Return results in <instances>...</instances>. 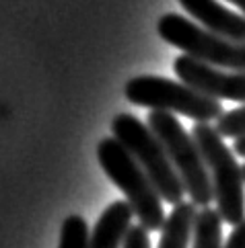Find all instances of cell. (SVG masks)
Listing matches in <instances>:
<instances>
[{
    "mask_svg": "<svg viewBox=\"0 0 245 248\" xmlns=\"http://www.w3.org/2000/svg\"><path fill=\"white\" fill-rule=\"evenodd\" d=\"M97 160L109 181L126 195V201L130 203L140 226L148 232L163 230L167 221L163 199L132 154L116 138H101L97 146Z\"/></svg>",
    "mask_w": 245,
    "mask_h": 248,
    "instance_id": "obj_1",
    "label": "cell"
},
{
    "mask_svg": "<svg viewBox=\"0 0 245 248\" xmlns=\"http://www.w3.org/2000/svg\"><path fill=\"white\" fill-rule=\"evenodd\" d=\"M111 134L146 172L163 201L171 203L173 207L183 203V195H186L183 181L173 168L159 138L144 121H140L136 115L120 113L111 119Z\"/></svg>",
    "mask_w": 245,
    "mask_h": 248,
    "instance_id": "obj_2",
    "label": "cell"
},
{
    "mask_svg": "<svg viewBox=\"0 0 245 248\" xmlns=\"http://www.w3.org/2000/svg\"><path fill=\"white\" fill-rule=\"evenodd\" d=\"M192 138L196 140L212 181L216 211L221 214L223 221L235 228L245 219V179L241 166L214 125L196 123Z\"/></svg>",
    "mask_w": 245,
    "mask_h": 248,
    "instance_id": "obj_3",
    "label": "cell"
},
{
    "mask_svg": "<svg viewBox=\"0 0 245 248\" xmlns=\"http://www.w3.org/2000/svg\"><path fill=\"white\" fill-rule=\"evenodd\" d=\"M146 125L163 144L173 168L183 181L190 201L196 207H208L214 201V189L196 140L183 129L181 121L167 111H151Z\"/></svg>",
    "mask_w": 245,
    "mask_h": 248,
    "instance_id": "obj_4",
    "label": "cell"
},
{
    "mask_svg": "<svg viewBox=\"0 0 245 248\" xmlns=\"http://www.w3.org/2000/svg\"><path fill=\"white\" fill-rule=\"evenodd\" d=\"M124 94L128 103L151 111L179 113L196 123L218 121L225 115L221 101L196 91L183 82L161 76H136L126 82Z\"/></svg>",
    "mask_w": 245,
    "mask_h": 248,
    "instance_id": "obj_5",
    "label": "cell"
},
{
    "mask_svg": "<svg viewBox=\"0 0 245 248\" xmlns=\"http://www.w3.org/2000/svg\"><path fill=\"white\" fill-rule=\"evenodd\" d=\"M161 39L179 47L183 54L218 70L245 72V43L231 41L181 15L169 13L157 23Z\"/></svg>",
    "mask_w": 245,
    "mask_h": 248,
    "instance_id": "obj_6",
    "label": "cell"
},
{
    "mask_svg": "<svg viewBox=\"0 0 245 248\" xmlns=\"http://www.w3.org/2000/svg\"><path fill=\"white\" fill-rule=\"evenodd\" d=\"M173 70L183 84L196 88V91L212 96L216 101L227 99L245 103V72L218 70L186 54L175 58Z\"/></svg>",
    "mask_w": 245,
    "mask_h": 248,
    "instance_id": "obj_7",
    "label": "cell"
},
{
    "mask_svg": "<svg viewBox=\"0 0 245 248\" xmlns=\"http://www.w3.org/2000/svg\"><path fill=\"white\" fill-rule=\"evenodd\" d=\"M179 4L200 23V27L212 31L231 41L245 43V16L229 11L216 0H179Z\"/></svg>",
    "mask_w": 245,
    "mask_h": 248,
    "instance_id": "obj_8",
    "label": "cell"
},
{
    "mask_svg": "<svg viewBox=\"0 0 245 248\" xmlns=\"http://www.w3.org/2000/svg\"><path fill=\"white\" fill-rule=\"evenodd\" d=\"M132 217L134 211L128 201L111 203L93 228L89 248H122L128 230L132 228Z\"/></svg>",
    "mask_w": 245,
    "mask_h": 248,
    "instance_id": "obj_9",
    "label": "cell"
},
{
    "mask_svg": "<svg viewBox=\"0 0 245 248\" xmlns=\"http://www.w3.org/2000/svg\"><path fill=\"white\" fill-rule=\"evenodd\" d=\"M196 216L198 207L192 201L175 205L161 230L159 248H188L192 244V230H194Z\"/></svg>",
    "mask_w": 245,
    "mask_h": 248,
    "instance_id": "obj_10",
    "label": "cell"
},
{
    "mask_svg": "<svg viewBox=\"0 0 245 248\" xmlns=\"http://www.w3.org/2000/svg\"><path fill=\"white\" fill-rule=\"evenodd\" d=\"M192 248H223V217L216 209L198 211L192 230Z\"/></svg>",
    "mask_w": 245,
    "mask_h": 248,
    "instance_id": "obj_11",
    "label": "cell"
},
{
    "mask_svg": "<svg viewBox=\"0 0 245 248\" xmlns=\"http://www.w3.org/2000/svg\"><path fill=\"white\" fill-rule=\"evenodd\" d=\"M89 226L81 216H68L60 228L58 248H89Z\"/></svg>",
    "mask_w": 245,
    "mask_h": 248,
    "instance_id": "obj_12",
    "label": "cell"
},
{
    "mask_svg": "<svg viewBox=\"0 0 245 248\" xmlns=\"http://www.w3.org/2000/svg\"><path fill=\"white\" fill-rule=\"evenodd\" d=\"M216 131L223 138H243L245 136V105L239 109H233L225 113L221 119L216 121Z\"/></svg>",
    "mask_w": 245,
    "mask_h": 248,
    "instance_id": "obj_13",
    "label": "cell"
},
{
    "mask_svg": "<svg viewBox=\"0 0 245 248\" xmlns=\"http://www.w3.org/2000/svg\"><path fill=\"white\" fill-rule=\"evenodd\" d=\"M122 248H151V238H148V230L142 226H132L128 230V234L124 238Z\"/></svg>",
    "mask_w": 245,
    "mask_h": 248,
    "instance_id": "obj_14",
    "label": "cell"
},
{
    "mask_svg": "<svg viewBox=\"0 0 245 248\" xmlns=\"http://www.w3.org/2000/svg\"><path fill=\"white\" fill-rule=\"evenodd\" d=\"M223 248H245V219L233 228V232L227 238V244Z\"/></svg>",
    "mask_w": 245,
    "mask_h": 248,
    "instance_id": "obj_15",
    "label": "cell"
},
{
    "mask_svg": "<svg viewBox=\"0 0 245 248\" xmlns=\"http://www.w3.org/2000/svg\"><path fill=\"white\" fill-rule=\"evenodd\" d=\"M233 152L237 156H243L245 158V136L243 138H237L233 141Z\"/></svg>",
    "mask_w": 245,
    "mask_h": 248,
    "instance_id": "obj_16",
    "label": "cell"
},
{
    "mask_svg": "<svg viewBox=\"0 0 245 248\" xmlns=\"http://www.w3.org/2000/svg\"><path fill=\"white\" fill-rule=\"evenodd\" d=\"M229 2H233L235 6H239V11H241L243 16H245V0H229Z\"/></svg>",
    "mask_w": 245,
    "mask_h": 248,
    "instance_id": "obj_17",
    "label": "cell"
},
{
    "mask_svg": "<svg viewBox=\"0 0 245 248\" xmlns=\"http://www.w3.org/2000/svg\"><path fill=\"white\" fill-rule=\"evenodd\" d=\"M241 170H243V179H245V164L241 166Z\"/></svg>",
    "mask_w": 245,
    "mask_h": 248,
    "instance_id": "obj_18",
    "label": "cell"
}]
</instances>
